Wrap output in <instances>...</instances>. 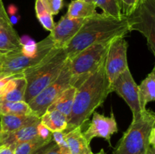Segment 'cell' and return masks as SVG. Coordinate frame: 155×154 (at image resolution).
<instances>
[{"instance_id":"obj_1","label":"cell","mask_w":155,"mask_h":154,"mask_svg":"<svg viewBox=\"0 0 155 154\" xmlns=\"http://www.w3.org/2000/svg\"><path fill=\"white\" fill-rule=\"evenodd\" d=\"M111 92V85L106 75L104 61L99 68L77 88L66 131L83 126Z\"/></svg>"},{"instance_id":"obj_2","label":"cell","mask_w":155,"mask_h":154,"mask_svg":"<svg viewBox=\"0 0 155 154\" xmlns=\"http://www.w3.org/2000/svg\"><path fill=\"white\" fill-rule=\"evenodd\" d=\"M129 33L127 18H114L104 13H96L86 18L80 30L64 47L68 59L97 42L111 40Z\"/></svg>"},{"instance_id":"obj_3","label":"cell","mask_w":155,"mask_h":154,"mask_svg":"<svg viewBox=\"0 0 155 154\" xmlns=\"http://www.w3.org/2000/svg\"><path fill=\"white\" fill-rule=\"evenodd\" d=\"M68 59L64 48L54 47L42 61L24 71L23 74L27 81L24 101L30 102L54 81L61 73Z\"/></svg>"},{"instance_id":"obj_4","label":"cell","mask_w":155,"mask_h":154,"mask_svg":"<svg viewBox=\"0 0 155 154\" xmlns=\"http://www.w3.org/2000/svg\"><path fill=\"white\" fill-rule=\"evenodd\" d=\"M154 128V113L146 109L139 116L133 118L130 127L124 133L112 154H145L149 145L151 133Z\"/></svg>"},{"instance_id":"obj_5","label":"cell","mask_w":155,"mask_h":154,"mask_svg":"<svg viewBox=\"0 0 155 154\" xmlns=\"http://www.w3.org/2000/svg\"><path fill=\"white\" fill-rule=\"evenodd\" d=\"M54 47V42L48 35L45 39L32 47L27 48L24 45L20 51L2 54L0 75L22 74L27 69L36 66L42 61Z\"/></svg>"},{"instance_id":"obj_6","label":"cell","mask_w":155,"mask_h":154,"mask_svg":"<svg viewBox=\"0 0 155 154\" xmlns=\"http://www.w3.org/2000/svg\"><path fill=\"white\" fill-rule=\"evenodd\" d=\"M113 39L93 44L68 59L71 85L77 88L99 68L105 60L107 49Z\"/></svg>"},{"instance_id":"obj_7","label":"cell","mask_w":155,"mask_h":154,"mask_svg":"<svg viewBox=\"0 0 155 154\" xmlns=\"http://www.w3.org/2000/svg\"><path fill=\"white\" fill-rule=\"evenodd\" d=\"M126 18L129 32L142 33L146 38L148 49L155 55V0H139Z\"/></svg>"},{"instance_id":"obj_8","label":"cell","mask_w":155,"mask_h":154,"mask_svg":"<svg viewBox=\"0 0 155 154\" xmlns=\"http://www.w3.org/2000/svg\"><path fill=\"white\" fill-rule=\"evenodd\" d=\"M71 75L69 67V60L68 59L58 76L48 85L42 91L39 92L30 102L27 103L33 114L40 119L53 101L65 89L71 86Z\"/></svg>"},{"instance_id":"obj_9","label":"cell","mask_w":155,"mask_h":154,"mask_svg":"<svg viewBox=\"0 0 155 154\" xmlns=\"http://www.w3.org/2000/svg\"><path fill=\"white\" fill-rule=\"evenodd\" d=\"M111 90L112 92H116L128 104L133 113V118L137 117L146 110L141 104L139 85L135 82L130 68L118 75L111 83Z\"/></svg>"},{"instance_id":"obj_10","label":"cell","mask_w":155,"mask_h":154,"mask_svg":"<svg viewBox=\"0 0 155 154\" xmlns=\"http://www.w3.org/2000/svg\"><path fill=\"white\" fill-rule=\"evenodd\" d=\"M125 36L114 38L110 42L104 60V69L110 85L118 75L128 69L127 49L128 42Z\"/></svg>"},{"instance_id":"obj_11","label":"cell","mask_w":155,"mask_h":154,"mask_svg":"<svg viewBox=\"0 0 155 154\" xmlns=\"http://www.w3.org/2000/svg\"><path fill=\"white\" fill-rule=\"evenodd\" d=\"M117 124L113 112H111L110 116H105L97 112H94L89 127L83 133L89 143L95 137H101L107 140L109 145L111 146V136L117 133Z\"/></svg>"},{"instance_id":"obj_12","label":"cell","mask_w":155,"mask_h":154,"mask_svg":"<svg viewBox=\"0 0 155 154\" xmlns=\"http://www.w3.org/2000/svg\"><path fill=\"white\" fill-rule=\"evenodd\" d=\"M24 45L2 5L0 7V54L18 51Z\"/></svg>"},{"instance_id":"obj_13","label":"cell","mask_w":155,"mask_h":154,"mask_svg":"<svg viewBox=\"0 0 155 154\" xmlns=\"http://www.w3.org/2000/svg\"><path fill=\"white\" fill-rule=\"evenodd\" d=\"M85 19L71 18L66 14L62 16L50 31L49 36L54 42V46L64 48L80 30Z\"/></svg>"},{"instance_id":"obj_14","label":"cell","mask_w":155,"mask_h":154,"mask_svg":"<svg viewBox=\"0 0 155 154\" xmlns=\"http://www.w3.org/2000/svg\"><path fill=\"white\" fill-rule=\"evenodd\" d=\"M27 81L24 74H18L8 82L0 95V103L24 101Z\"/></svg>"},{"instance_id":"obj_15","label":"cell","mask_w":155,"mask_h":154,"mask_svg":"<svg viewBox=\"0 0 155 154\" xmlns=\"http://www.w3.org/2000/svg\"><path fill=\"white\" fill-rule=\"evenodd\" d=\"M40 119L33 114L29 115H3L0 114V125L2 131L13 132L23 127L39 122Z\"/></svg>"},{"instance_id":"obj_16","label":"cell","mask_w":155,"mask_h":154,"mask_svg":"<svg viewBox=\"0 0 155 154\" xmlns=\"http://www.w3.org/2000/svg\"><path fill=\"white\" fill-rule=\"evenodd\" d=\"M82 127H77L65 133V139L71 154H92L90 143L85 138Z\"/></svg>"},{"instance_id":"obj_17","label":"cell","mask_w":155,"mask_h":154,"mask_svg":"<svg viewBox=\"0 0 155 154\" xmlns=\"http://www.w3.org/2000/svg\"><path fill=\"white\" fill-rule=\"evenodd\" d=\"M39 122L23 127L13 132L8 133L4 143L5 146H12L15 149L17 145L19 143L39 137L37 132V125Z\"/></svg>"},{"instance_id":"obj_18","label":"cell","mask_w":155,"mask_h":154,"mask_svg":"<svg viewBox=\"0 0 155 154\" xmlns=\"http://www.w3.org/2000/svg\"><path fill=\"white\" fill-rule=\"evenodd\" d=\"M76 91L77 88L72 85L70 86L53 101L47 110H58L65 115L68 119L74 105Z\"/></svg>"},{"instance_id":"obj_19","label":"cell","mask_w":155,"mask_h":154,"mask_svg":"<svg viewBox=\"0 0 155 154\" xmlns=\"http://www.w3.org/2000/svg\"><path fill=\"white\" fill-rule=\"evenodd\" d=\"M40 122L51 132H61L66 131L68 117L58 110H47L40 117Z\"/></svg>"},{"instance_id":"obj_20","label":"cell","mask_w":155,"mask_h":154,"mask_svg":"<svg viewBox=\"0 0 155 154\" xmlns=\"http://www.w3.org/2000/svg\"><path fill=\"white\" fill-rule=\"evenodd\" d=\"M97 13L96 6L85 0H73L68 5L66 15L71 18H88Z\"/></svg>"},{"instance_id":"obj_21","label":"cell","mask_w":155,"mask_h":154,"mask_svg":"<svg viewBox=\"0 0 155 154\" xmlns=\"http://www.w3.org/2000/svg\"><path fill=\"white\" fill-rule=\"evenodd\" d=\"M139 90L141 104L144 109H146L147 104L155 100V67L141 82Z\"/></svg>"},{"instance_id":"obj_22","label":"cell","mask_w":155,"mask_h":154,"mask_svg":"<svg viewBox=\"0 0 155 154\" xmlns=\"http://www.w3.org/2000/svg\"><path fill=\"white\" fill-rule=\"evenodd\" d=\"M92 2L96 8H100L102 13L114 18H121L122 13V2L121 0H85Z\"/></svg>"},{"instance_id":"obj_23","label":"cell","mask_w":155,"mask_h":154,"mask_svg":"<svg viewBox=\"0 0 155 154\" xmlns=\"http://www.w3.org/2000/svg\"><path fill=\"white\" fill-rule=\"evenodd\" d=\"M0 114L29 115L33 114L28 104L25 101L0 103Z\"/></svg>"},{"instance_id":"obj_24","label":"cell","mask_w":155,"mask_h":154,"mask_svg":"<svg viewBox=\"0 0 155 154\" xmlns=\"http://www.w3.org/2000/svg\"><path fill=\"white\" fill-rule=\"evenodd\" d=\"M36 18L42 27L46 30L51 31L54 26L53 15L51 14L45 5L43 0H36L35 2Z\"/></svg>"},{"instance_id":"obj_25","label":"cell","mask_w":155,"mask_h":154,"mask_svg":"<svg viewBox=\"0 0 155 154\" xmlns=\"http://www.w3.org/2000/svg\"><path fill=\"white\" fill-rule=\"evenodd\" d=\"M51 140H45L41 137H37L32 140L23 142L17 145L14 151V154H33L41 146L46 144Z\"/></svg>"},{"instance_id":"obj_26","label":"cell","mask_w":155,"mask_h":154,"mask_svg":"<svg viewBox=\"0 0 155 154\" xmlns=\"http://www.w3.org/2000/svg\"><path fill=\"white\" fill-rule=\"evenodd\" d=\"M52 138L59 147L61 154H71L69 146L65 139L64 131L52 133Z\"/></svg>"},{"instance_id":"obj_27","label":"cell","mask_w":155,"mask_h":154,"mask_svg":"<svg viewBox=\"0 0 155 154\" xmlns=\"http://www.w3.org/2000/svg\"><path fill=\"white\" fill-rule=\"evenodd\" d=\"M43 2L52 15L58 14L64 6V0H43Z\"/></svg>"},{"instance_id":"obj_28","label":"cell","mask_w":155,"mask_h":154,"mask_svg":"<svg viewBox=\"0 0 155 154\" xmlns=\"http://www.w3.org/2000/svg\"><path fill=\"white\" fill-rule=\"evenodd\" d=\"M38 136L45 140H51L52 139V132L45 128L40 122L37 125Z\"/></svg>"},{"instance_id":"obj_29","label":"cell","mask_w":155,"mask_h":154,"mask_svg":"<svg viewBox=\"0 0 155 154\" xmlns=\"http://www.w3.org/2000/svg\"><path fill=\"white\" fill-rule=\"evenodd\" d=\"M136 0H122L123 15L127 17L133 12L135 8Z\"/></svg>"},{"instance_id":"obj_30","label":"cell","mask_w":155,"mask_h":154,"mask_svg":"<svg viewBox=\"0 0 155 154\" xmlns=\"http://www.w3.org/2000/svg\"><path fill=\"white\" fill-rule=\"evenodd\" d=\"M15 75H0V95H2L3 90H4L5 88L6 85H7L8 82L10 81L13 77H15Z\"/></svg>"},{"instance_id":"obj_31","label":"cell","mask_w":155,"mask_h":154,"mask_svg":"<svg viewBox=\"0 0 155 154\" xmlns=\"http://www.w3.org/2000/svg\"><path fill=\"white\" fill-rule=\"evenodd\" d=\"M54 143H55V142L54 141V140H53V138H52V140H51V141H49L48 143H47L46 144H45V145H43L42 146H41L39 149H38L37 150H36V152H33V154H44L47 150H48V149H49L50 147H51V146H52Z\"/></svg>"},{"instance_id":"obj_32","label":"cell","mask_w":155,"mask_h":154,"mask_svg":"<svg viewBox=\"0 0 155 154\" xmlns=\"http://www.w3.org/2000/svg\"><path fill=\"white\" fill-rule=\"evenodd\" d=\"M14 151L15 148L12 146H5V145L0 146V154H14Z\"/></svg>"},{"instance_id":"obj_33","label":"cell","mask_w":155,"mask_h":154,"mask_svg":"<svg viewBox=\"0 0 155 154\" xmlns=\"http://www.w3.org/2000/svg\"><path fill=\"white\" fill-rule=\"evenodd\" d=\"M44 154H61L60 149L58 145L54 143L51 147H50Z\"/></svg>"},{"instance_id":"obj_34","label":"cell","mask_w":155,"mask_h":154,"mask_svg":"<svg viewBox=\"0 0 155 154\" xmlns=\"http://www.w3.org/2000/svg\"><path fill=\"white\" fill-rule=\"evenodd\" d=\"M7 134L8 133L2 131V128H1V125H0V146L4 145L5 140Z\"/></svg>"},{"instance_id":"obj_35","label":"cell","mask_w":155,"mask_h":154,"mask_svg":"<svg viewBox=\"0 0 155 154\" xmlns=\"http://www.w3.org/2000/svg\"><path fill=\"white\" fill-rule=\"evenodd\" d=\"M145 154H155V145H148Z\"/></svg>"},{"instance_id":"obj_36","label":"cell","mask_w":155,"mask_h":154,"mask_svg":"<svg viewBox=\"0 0 155 154\" xmlns=\"http://www.w3.org/2000/svg\"><path fill=\"white\" fill-rule=\"evenodd\" d=\"M92 154H107L105 152V151H104V149H101V150L99 151V152H98L97 153H92Z\"/></svg>"},{"instance_id":"obj_37","label":"cell","mask_w":155,"mask_h":154,"mask_svg":"<svg viewBox=\"0 0 155 154\" xmlns=\"http://www.w3.org/2000/svg\"><path fill=\"white\" fill-rule=\"evenodd\" d=\"M2 57L3 55L2 54H0V68H1L2 66Z\"/></svg>"},{"instance_id":"obj_38","label":"cell","mask_w":155,"mask_h":154,"mask_svg":"<svg viewBox=\"0 0 155 154\" xmlns=\"http://www.w3.org/2000/svg\"><path fill=\"white\" fill-rule=\"evenodd\" d=\"M3 5V2H2V0H0V7H1L2 5Z\"/></svg>"},{"instance_id":"obj_39","label":"cell","mask_w":155,"mask_h":154,"mask_svg":"<svg viewBox=\"0 0 155 154\" xmlns=\"http://www.w3.org/2000/svg\"><path fill=\"white\" fill-rule=\"evenodd\" d=\"M139 0H136V4H135V6H136V3H137V2H139ZM133 10H134V9H133Z\"/></svg>"},{"instance_id":"obj_40","label":"cell","mask_w":155,"mask_h":154,"mask_svg":"<svg viewBox=\"0 0 155 154\" xmlns=\"http://www.w3.org/2000/svg\"><path fill=\"white\" fill-rule=\"evenodd\" d=\"M121 2H122V0H121Z\"/></svg>"}]
</instances>
